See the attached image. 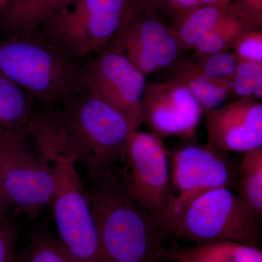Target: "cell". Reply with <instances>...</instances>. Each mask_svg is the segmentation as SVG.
Returning a JSON list of instances; mask_svg holds the SVG:
<instances>
[{
    "mask_svg": "<svg viewBox=\"0 0 262 262\" xmlns=\"http://www.w3.org/2000/svg\"><path fill=\"white\" fill-rule=\"evenodd\" d=\"M0 75L39 108L61 104L86 86V65L34 34L0 40Z\"/></svg>",
    "mask_w": 262,
    "mask_h": 262,
    "instance_id": "2",
    "label": "cell"
},
{
    "mask_svg": "<svg viewBox=\"0 0 262 262\" xmlns=\"http://www.w3.org/2000/svg\"><path fill=\"white\" fill-rule=\"evenodd\" d=\"M5 0H0V8H1L2 5L4 3Z\"/></svg>",
    "mask_w": 262,
    "mask_h": 262,
    "instance_id": "31",
    "label": "cell"
},
{
    "mask_svg": "<svg viewBox=\"0 0 262 262\" xmlns=\"http://www.w3.org/2000/svg\"><path fill=\"white\" fill-rule=\"evenodd\" d=\"M17 232L9 215L0 217V262H20L16 253Z\"/></svg>",
    "mask_w": 262,
    "mask_h": 262,
    "instance_id": "26",
    "label": "cell"
},
{
    "mask_svg": "<svg viewBox=\"0 0 262 262\" xmlns=\"http://www.w3.org/2000/svg\"><path fill=\"white\" fill-rule=\"evenodd\" d=\"M251 27L237 17L229 19L203 34L192 51L196 56H207L220 52L232 51L239 37Z\"/></svg>",
    "mask_w": 262,
    "mask_h": 262,
    "instance_id": "19",
    "label": "cell"
},
{
    "mask_svg": "<svg viewBox=\"0 0 262 262\" xmlns=\"http://www.w3.org/2000/svg\"><path fill=\"white\" fill-rule=\"evenodd\" d=\"M87 191L108 262H157L162 258L160 227L147 211L122 194L117 176Z\"/></svg>",
    "mask_w": 262,
    "mask_h": 262,
    "instance_id": "3",
    "label": "cell"
},
{
    "mask_svg": "<svg viewBox=\"0 0 262 262\" xmlns=\"http://www.w3.org/2000/svg\"><path fill=\"white\" fill-rule=\"evenodd\" d=\"M258 222L238 194L222 187L198 196L160 229L164 236L170 234L198 245L232 241L258 248Z\"/></svg>",
    "mask_w": 262,
    "mask_h": 262,
    "instance_id": "4",
    "label": "cell"
},
{
    "mask_svg": "<svg viewBox=\"0 0 262 262\" xmlns=\"http://www.w3.org/2000/svg\"><path fill=\"white\" fill-rule=\"evenodd\" d=\"M236 189L258 221L262 216V146L244 153L237 166Z\"/></svg>",
    "mask_w": 262,
    "mask_h": 262,
    "instance_id": "18",
    "label": "cell"
},
{
    "mask_svg": "<svg viewBox=\"0 0 262 262\" xmlns=\"http://www.w3.org/2000/svg\"><path fill=\"white\" fill-rule=\"evenodd\" d=\"M232 90L241 98H262V63H237L232 79Z\"/></svg>",
    "mask_w": 262,
    "mask_h": 262,
    "instance_id": "22",
    "label": "cell"
},
{
    "mask_svg": "<svg viewBox=\"0 0 262 262\" xmlns=\"http://www.w3.org/2000/svg\"><path fill=\"white\" fill-rule=\"evenodd\" d=\"M38 153L49 160L56 177V189L49 206L62 246L75 262H108L77 164L60 153Z\"/></svg>",
    "mask_w": 262,
    "mask_h": 262,
    "instance_id": "5",
    "label": "cell"
},
{
    "mask_svg": "<svg viewBox=\"0 0 262 262\" xmlns=\"http://www.w3.org/2000/svg\"><path fill=\"white\" fill-rule=\"evenodd\" d=\"M171 66V78L187 87L203 113L220 106L232 90V80H213L203 75L193 58L177 60Z\"/></svg>",
    "mask_w": 262,
    "mask_h": 262,
    "instance_id": "16",
    "label": "cell"
},
{
    "mask_svg": "<svg viewBox=\"0 0 262 262\" xmlns=\"http://www.w3.org/2000/svg\"><path fill=\"white\" fill-rule=\"evenodd\" d=\"M171 163L168 206L161 225L180 214L203 193L216 188H236L237 165L226 153L207 144L177 150Z\"/></svg>",
    "mask_w": 262,
    "mask_h": 262,
    "instance_id": "9",
    "label": "cell"
},
{
    "mask_svg": "<svg viewBox=\"0 0 262 262\" xmlns=\"http://www.w3.org/2000/svg\"><path fill=\"white\" fill-rule=\"evenodd\" d=\"M201 5V0H158L155 10L164 20H170L171 27Z\"/></svg>",
    "mask_w": 262,
    "mask_h": 262,
    "instance_id": "25",
    "label": "cell"
},
{
    "mask_svg": "<svg viewBox=\"0 0 262 262\" xmlns=\"http://www.w3.org/2000/svg\"><path fill=\"white\" fill-rule=\"evenodd\" d=\"M203 75L213 80L233 79L237 62L232 51L220 52L193 58Z\"/></svg>",
    "mask_w": 262,
    "mask_h": 262,
    "instance_id": "23",
    "label": "cell"
},
{
    "mask_svg": "<svg viewBox=\"0 0 262 262\" xmlns=\"http://www.w3.org/2000/svg\"><path fill=\"white\" fill-rule=\"evenodd\" d=\"M234 17L237 16L230 4L202 5L170 27L175 32L182 49L193 50L196 41L203 34Z\"/></svg>",
    "mask_w": 262,
    "mask_h": 262,
    "instance_id": "17",
    "label": "cell"
},
{
    "mask_svg": "<svg viewBox=\"0 0 262 262\" xmlns=\"http://www.w3.org/2000/svg\"><path fill=\"white\" fill-rule=\"evenodd\" d=\"M133 6L132 0H67L41 27L43 38L81 61L111 42Z\"/></svg>",
    "mask_w": 262,
    "mask_h": 262,
    "instance_id": "6",
    "label": "cell"
},
{
    "mask_svg": "<svg viewBox=\"0 0 262 262\" xmlns=\"http://www.w3.org/2000/svg\"><path fill=\"white\" fill-rule=\"evenodd\" d=\"M20 262H75L58 241L47 229H39L33 234L20 256Z\"/></svg>",
    "mask_w": 262,
    "mask_h": 262,
    "instance_id": "21",
    "label": "cell"
},
{
    "mask_svg": "<svg viewBox=\"0 0 262 262\" xmlns=\"http://www.w3.org/2000/svg\"></svg>",
    "mask_w": 262,
    "mask_h": 262,
    "instance_id": "32",
    "label": "cell"
},
{
    "mask_svg": "<svg viewBox=\"0 0 262 262\" xmlns=\"http://www.w3.org/2000/svg\"><path fill=\"white\" fill-rule=\"evenodd\" d=\"M87 89L140 126L146 77L116 46L108 43L86 65Z\"/></svg>",
    "mask_w": 262,
    "mask_h": 262,
    "instance_id": "11",
    "label": "cell"
},
{
    "mask_svg": "<svg viewBox=\"0 0 262 262\" xmlns=\"http://www.w3.org/2000/svg\"><path fill=\"white\" fill-rule=\"evenodd\" d=\"M168 163L162 139L137 129L129 139L117 173L122 194L147 211L160 227L168 203Z\"/></svg>",
    "mask_w": 262,
    "mask_h": 262,
    "instance_id": "7",
    "label": "cell"
},
{
    "mask_svg": "<svg viewBox=\"0 0 262 262\" xmlns=\"http://www.w3.org/2000/svg\"><path fill=\"white\" fill-rule=\"evenodd\" d=\"M38 106L20 88L0 75V139L27 138Z\"/></svg>",
    "mask_w": 262,
    "mask_h": 262,
    "instance_id": "15",
    "label": "cell"
},
{
    "mask_svg": "<svg viewBox=\"0 0 262 262\" xmlns=\"http://www.w3.org/2000/svg\"><path fill=\"white\" fill-rule=\"evenodd\" d=\"M25 139H0V183L8 209L34 220L51 203L56 177L49 160L28 151Z\"/></svg>",
    "mask_w": 262,
    "mask_h": 262,
    "instance_id": "8",
    "label": "cell"
},
{
    "mask_svg": "<svg viewBox=\"0 0 262 262\" xmlns=\"http://www.w3.org/2000/svg\"><path fill=\"white\" fill-rule=\"evenodd\" d=\"M237 63H262V30L250 29L239 37L232 51Z\"/></svg>",
    "mask_w": 262,
    "mask_h": 262,
    "instance_id": "24",
    "label": "cell"
},
{
    "mask_svg": "<svg viewBox=\"0 0 262 262\" xmlns=\"http://www.w3.org/2000/svg\"><path fill=\"white\" fill-rule=\"evenodd\" d=\"M188 250L193 254L212 262H262L259 248L232 241L207 243Z\"/></svg>",
    "mask_w": 262,
    "mask_h": 262,
    "instance_id": "20",
    "label": "cell"
},
{
    "mask_svg": "<svg viewBox=\"0 0 262 262\" xmlns=\"http://www.w3.org/2000/svg\"><path fill=\"white\" fill-rule=\"evenodd\" d=\"M158 2V0H132L134 8L142 9L155 10Z\"/></svg>",
    "mask_w": 262,
    "mask_h": 262,
    "instance_id": "28",
    "label": "cell"
},
{
    "mask_svg": "<svg viewBox=\"0 0 262 262\" xmlns=\"http://www.w3.org/2000/svg\"><path fill=\"white\" fill-rule=\"evenodd\" d=\"M67 0H5L2 29L5 37L29 35L41 28Z\"/></svg>",
    "mask_w": 262,
    "mask_h": 262,
    "instance_id": "14",
    "label": "cell"
},
{
    "mask_svg": "<svg viewBox=\"0 0 262 262\" xmlns=\"http://www.w3.org/2000/svg\"><path fill=\"white\" fill-rule=\"evenodd\" d=\"M232 0H201L202 5H229Z\"/></svg>",
    "mask_w": 262,
    "mask_h": 262,
    "instance_id": "30",
    "label": "cell"
},
{
    "mask_svg": "<svg viewBox=\"0 0 262 262\" xmlns=\"http://www.w3.org/2000/svg\"><path fill=\"white\" fill-rule=\"evenodd\" d=\"M207 145L222 152L245 153L262 146V103L241 98L207 113Z\"/></svg>",
    "mask_w": 262,
    "mask_h": 262,
    "instance_id": "13",
    "label": "cell"
},
{
    "mask_svg": "<svg viewBox=\"0 0 262 262\" xmlns=\"http://www.w3.org/2000/svg\"><path fill=\"white\" fill-rule=\"evenodd\" d=\"M234 14L251 29L262 30V0H232Z\"/></svg>",
    "mask_w": 262,
    "mask_h": 262,
    "instance_id": "27",
    "label": "cell"
},
{
    "mask_svg": "<svg viewBox=\"0 0 262 262\" xmlns=\"http://www.w3.org/2000/svg\"><path fill=\"white\" fill-rule=\"evenodd\" d=\"M141 113L148 131L160 139H190L195 134L203 110L186 86L170 78L146 83Z\"/></svg>",
    "mask_w": 262,
    "mask_h": 262,
    "instance_id": "12",
    "label": "cell"
},
{
    "mask_svg": "<svg viewBox=\"0 0 262 262\" xmlns=\"http://www.w3.org/2000/svg\"><path fill=\"white\" fill-rule=\"evenodd\" d=\"M111 43L145 77L170 67L182 51L173 29L156 10L134 6Z\"/></svg>",
    "mask_w": 262,
    "mask_h": 262,
    "instance_id": "10",
    "label": "cell"
},
{
    "mask_svg": "<svg viewBox=\"0 0 262 262\" xmlns=\"http://www.w3.org/2000/svg\"><path fill=\"white\" fill-rule=\"evenodd\" d=\"M139 125L84 88L61 104L39 108L29 127L38 151L70 157L96 185L118 173Z\"/></svg>",
    "mask_w": 262,
    "mask_h": 262,
    "instance_id": "1",
    "label": "cell"
},
{
    "mask_svg": "<svg viewBox=\"0 0 262 262\" xmlns=\"http://www.w3.org/2000/svg\"><path fill=\"white\" fill-rule=\"evenodd\" d=\"M8 211H9V209H8V205L5 201L4 193H3L1 183H0V217L8 214Z\"/></svg>",
    "mask_w": 262,
    "mask_h": 262,
    "instance_id": "29",
    "label": "cell"
}]
</instances>
